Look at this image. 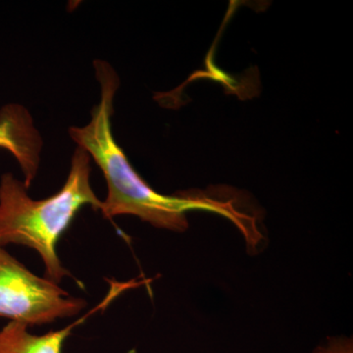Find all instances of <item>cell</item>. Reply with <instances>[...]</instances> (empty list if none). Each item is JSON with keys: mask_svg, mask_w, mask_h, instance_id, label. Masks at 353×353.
Wrapping results in <instances>:
<instances>
[{"mask_svg": "<svg viewBox=\"0 0 353 353\" xmlns=\"http://www.w3.org/2000/svg\"><path fill=\"white\" fill-rule=\"evenodd\" d=\"M87 301L30 271L0 245V316L28 326L78 315Z\"/></svg>", "mask_w": 353, "mask_h": 353, "instance_id": "cell-3", "label": "cell"}, {"mask_svg": "<svg viewBox=\"0 0 353 353\" xmlns=\"http://www.w3.org/2000/svg\"><path fill=\"white\" fill-rule=\"evenodd\" d=\"M43 146V138L25 106L10 103L0 109V148L15 158L28 189L38 174Z\"/></svg>", "mask_w": 353, "mask_h": 353, "instance_id": "cell-4", "label": "cell"}, {"mask_svg": "<svg viewBox=\"0 0 353 353\" xmlns=\"http://www.w3.org/2000/svg\"><path fill=\"white\" fill-rule=\"evenodd\" d=\"M94 310L66 328L50 333L32 334L24 323L10 321L0 331V353H63L65 341L73 330L83 324Z\"/></svg>", "mask_w": 353, "mask_h": 353, "instance_id": "cell-5", "label": "cell"}, {"mask_svg": "<svg viewBox=\"0 0 353 353\" xmlns=\"http://www.w3.org/2000/svg\"><path fill=\"white\" fill-rule=\"evenodd\" d=\"M90 155L77 148L63 187L41 201L32 199L24 182L13 174L0 179V245H25L36 250L46 267V278L57 284L72 276L58 256L60 238L85 206L101 208L102 201L90 183Z\"/></svg>", "mask_w": 353, "mask_h": 353, "instance_id": "cell-2", "label": "cell"}, {"mask_svg": "<svg viewBox=\"0 0 353 353\" xmlns=\"http://www.w3.org/2000/svg\"><path fill=\"white\" fill-rule=\"evenodd\" d=\"M95 76L101 85V101L92 108L90 123L71 127V139L99 165L106 183L108 196L102 201L104 218L132 215L161 229L183 232L189 227L187 214L192 210L218 213L234 223L241 232L252 219L239 212L231 201L201 194H179L164 196L152 189L132 168L126 154L113 136L114 97L120 85L115 70L103 60L94 62Z\"/></svg>", "mask_w": 353, "mask_h": 353, "instance_id": "cell-1", "label": "cell"}]
</instances>
